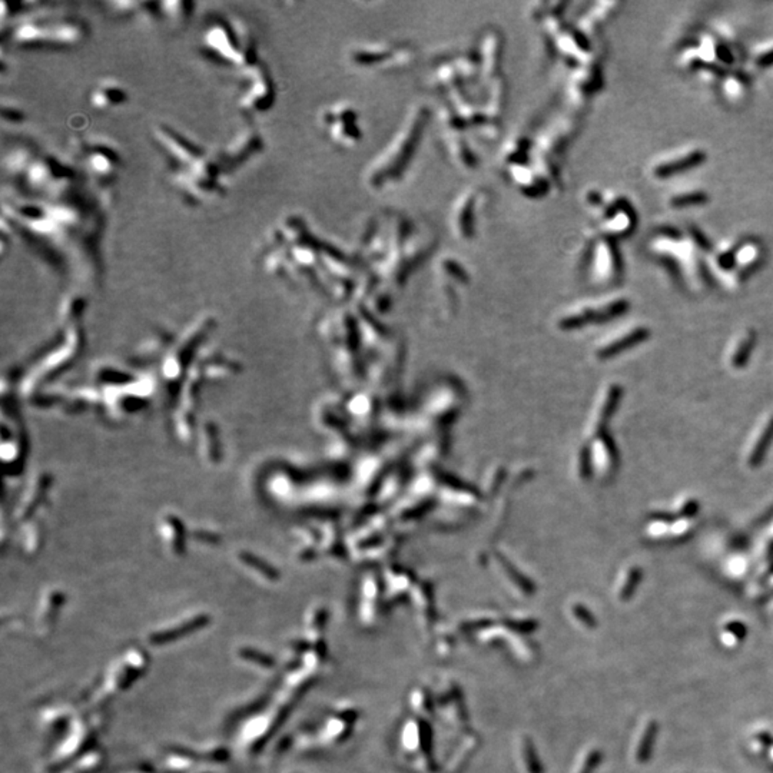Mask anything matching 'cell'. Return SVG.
<instances>
[{
	"instance_id": "cell-27",
	"label": "cell",
	"mask_w": 773,
	"mask_h": 773,
	"mask_svg": "<svg viewBox=\"0 0 773 773\" xmlns=\"http://www.w3.org/2000/svg\"><path fill=\"white\" fill-rule=\"evenodd\" d=\"M194 9L192 2H158L160 22L172 29H181L190 22Z\"/></svg>"
},
{
	"instance_id": "cell-22",
	"label": "cell",
	"mask_w": 773,
	"mask_h": 773,
	"mask_svg": "<svg viewBox=\"0 0 773 773\" xmlns=\"http://www.w3.org/2000/svg\"><path fill=\"white\" fill-rule=\"evenodd\" d=\"M717 90L725 103L732 108L743 106L750 96V72L740 68L727 71L720 79Z\"/></svg>"
},
{
	"instance_id": "cell-20",
	"label": "cell",
	"mask_w": 773,
	"mask_h": 773,
	"mask_svg": "<svg viewBox=\"0 0 773 773\" xmlns=\"http://www.w3.org/2000/svg\"><path fill=\"white\" fill-rule=\"evenodd\" d=\"M764 256V245L760 239L754 237H736L735 265L742 282L762 266Z\"/></svg>"
},
{
	"instance_id": "cell-21",
	"label": "cell",
	"mask_w": 773,
	"mask_h": 773,
	"mask_svg": "<svg viewBox=\"0 0 773 773\" xmlns=\"http://www.w3.org/2000/svg\"><path fill=\"white\" fill-rule=\"evenodd\" d=\"M695 529H696V522L693 519H672V517L653 516L645 533L652 540L676 541V540H685L689 536H692Z\"/></svg>"
},
{
	"instance_id": "cell-25",
	"label": "cell",
	"mask_w": 773,
	"mask_h": 773,
	"mask_svg": "<svg viewBox=\"0 0 773 773\" xmlns=\"http://www.w3.org/2000/svg\"><path fill=\"white\" fill-rule=\"evenodd\" d=\"M709 202H710L709 192L700 187H682L678 190L675 188L665 198L666 207L672 211L700 208Z\"/></svg>"
},
{
	"instance_id": "cell-24",
	"label": "cell",
	"mask_w": 773,
	"mask_h": 773,
	"mask_svg": "<svg viewBox=\"0 0 773 773\" xmlns=\"http://www.w3.org/2000/svg\"><path fill=\"white\" fill-rule=\"evenodd\" d=\"M756 340L757 334L753 328L745 327L737 331L726 347L725 364L733 371L745 368V365L750 360Z\"/></svg>"
},
{
	"instance_id": "cell-14",
	"label": "cell",
	"mask_w": 773,
	"mask_h": 773,
	"mask_svg": "<svg viewBox=\"0 0 773 773\" xmlns=\"http://www.w3.org/2000/svg\"><path fill=\"white\" fill-rule=\"evenodd\" d=\"M631 301L622 294H613L601 298L596 302L583 304L577 306L571 314L566 317V324L570 327L584 326L588 323H604L611 318L622 317L628 313Z\"/></svg>"
},
{
	"instance_id": "cell-9",
	"label": "cell",
	"mask_w": 773,
	"mask_h": 773,
	"mask_svg": "<svg viewBox=\"0 0 773 773\" xmlns=\"http://www.w3.org/2000/svg\"><path fill=\"white\" fill-rule=\"evenodd\" d=\"M425 119L427 112L421 108L414 109L410 113L404 128L400 129L387 150L383 152L380 160H377V162L370 168L367 178L370 185L374 188H381L401 174L400 171H403L408 164L411 153L420 139V132Z\"/></svg>"
},
{
	"instance_id": "cell-7",
	"label": "cell",
	"mask_w": 773,
	"mask_h": 773,
	"mask_svg": "<svg viewBox=\"0 0 773 773\" xmlns=\"http://www.w3.org/2000/svg\"><path fill=\"white\" fill-rule=\"evenodd\" d=\"M71 155V162L93 190L110 199L109 195L123 167V158L118 146L103 136H79L72 143Z\"/></svg>"
},
{
	"instance_id": "cell-8",
	"label": "cell",
	"mask_w": 773,
	"mask_h": 773,
	"mask_svg": "<svg viewBox=\"0 0 773 773\" xmlns=\"http://www.w3.org/2000/svg\"><path fill=\"white\" fill-rule=\"evenodd\" d=\"M584 204L594 215L598 237L617 242L631 237L638 227L636 209L622 194L591 190L586 192Z\"/></svg>"
},
{
	"instance_id": "cell-23",
	"label": "cell",
	"mask_w": 773,
	"mask_h": 773,
	"mask_svg": "<svg viewBox=\"0 0 773 773\" xmlns=\"http://www.w3.org/2000/svg\"><path fill=\"white\" fill-rule=\"evenodd\" d=\"M603 85L601 69L596 62L580 65L570 81V95L577 102H586L600 90Z\"/></svg>"
},
{
	"instance_id": "cell-29",
	"label": "cell",
	"mask_w": 773,
	"mask_h": 773,
	"mask_svg": "<svg viewBox=\"0 0 773 773\" xmlns=\"http://www.w3.org/2000/svg\"><path fill=\"white\" fill-rule=\"evenodd\" d=\"M208 622H209L208 616H197V617L191 618V621H188L185 623H181V625H178L175 628H171V629H167V631H162V632H157V633H152L149 636V640L155 646L168 645V643H172L174 640H178L181 638H185V636L197 632L198 629L208 625Z\"/></svg>"
},
{
	"instance_id": "cell-5",
	"label": "cell",
	"mask_w": 773,
	"mask_h": 773,
	"mask_svg": "<svg viewBox=\"0 0 773 773\" xmlns=\"http://www.w3.org/2000/svg\"><path fill=\"white\" fill-rule=\"evenodd\" d=\"M712 248L706 234L693 225L685 231L662 227L648 239L649 254L693 292H702L709 285L706 256Z\"/></svg>"
},
{
	"instance_id": "cell-3",
	"label": "cell",
	"mask_w": 773,
	"mask_h": 773,
	"mask_svg": "<svg viewBox=\"0 0 773 773\" xmlns=\"http://www.w3.org/2000/svg\"><path fill=\"white\" fill-rule=\"evenodd\" d=\"M2 170L5 191L33 201L66 199L92 187L71 161L25 139L14 140L5 149Z\"/></svg>"
},
{
	"instance_id": "cell-18",
	"label": "cell",
	"mask_w": 773,
	"mask_h": 773,
	"mask_svg": "<svg viewBox=\"0 0 773 773\" xmlns=\"http://www.w3.org/2000/svg\"><path fill=\"white\" fill-rule=\"evenodd\" d=\"M650 337V328L643 323H631L617 328L614 334L606 338L598 348V354L603 357H613L618 353L633 348Z\"/></svg>"
},
{
	"instance_id": "cell-28",
	"label": "cell",
	"mask_w": 773,
	"mask_h": 773,
	"mask_svg": "<svg viewBox=\"0 0 773 773\" xmlns=\"http://www.w3.org/2000/svg\"><path fill=\"white\" fill-rule=\"evenodd\" d=\"M618 8H621V4L617 2H598L593 5V8L579 19L577 29L584 36L594 33L606 21H608L616 14Z\"/></svg>"
},
{
	"instance_id": "cell-26",
	"label": "cell",
	"mask_w": 773,
	"mask_h": 773,
	"mask_svg": "<svg viewBox=\"0 0 773 773\" xmlns=\"http://www.w3.org/2000/svg\"><path fill=\"white\" fill-rule=\"evenodd\" d=\"M476 194H462L452 212V227L458 237L469 238L473 235L476 222Z\"/></svg>"
},
{
	"instance_id": "cell-10",
	"label": "cell",
	"mask_w": 773,
	"mask_h": 773,
	"mask_svg": "<svg viewBox=\"0 0 773 773\" xmlns=\"http://www.w3.org/2000/svg\"><path fill=\"white\" fill-rule=\"evenodd\" d=\"M276 102V85L265 62L259 61L237 72L235 105L252 122L272 109Z\"/></svg>"
},
{
	"instance_id": "cell-16",
	"label": "cell",
	"mask_w": 773,
	"mask_h": 773,
	"mask_svg": "<svg viewBox=\"0 0 773 773\" xmlns=\"http://www.w3.org/2000/svg\"><path fill=\"white\" fill-rule=\"evenodd\" d=\"M321 122L330 138L340 145H353L360 138L357 129V116L346 105L327 108L321 115Z\"/></svg>"
},
{
	"instance_id": "cell-31",
	"label": "cell",
	"mask_w": 773,
	"mask_h": 773,
	"mask_svg": "<svg viewBox=\"0 0 773 773\" xmlns=\"http://www.w3.org/2000/svg\"><path fill=\"white\" fill-rule=\"evenodd\" d=\"M239 658H242L244 660L247 662H251L259 668H265V669H271L274 668V659L256 649H252V648H242L239 650Z\"/></svg>"
},
{
	"instance_id": "cell-4",
	"label": "cell",
	"mask_w": 773,
	"mask_h": 773,
	"mask_svg": "<svg viewBox=\"0 0 773 773\" xmlns=\"http://www.w3.org/2000/svg\"><path fill=\"white\" fill-rule=\"evenodd\" d=\"M36 9L4 24V45L28 51H69L81 48L90 36L88 22L71 12Z\"/></svg>"
},
{
	"instance_id": "cell-15",
	"label": "cell",
	"mask_w": 773,
	"mask_h": 773,
	"mask_svg": "<svg viewBox=\"0 0 773 773\" xmlns=\"http://www.w3.org/2000/svg\"><path fill=\"white\" fill-rule=\"evenodd\" d=\"M147 668V656L139 648H132L119 659L116 666L110 670V675L105 683V693L108 696L126 690Z\"/></svg>"
},
{
	"instance_id": "cell-12",
	"label": "cell",
	"mask_w": 773,
	"mask_h": 773,
	"mask_svg": "<svg viewBox=\"0 0 773 773\" xmlns=\"http://www.w3.org/2000/svg\"><path fill=\"white\" fill-rule=\"evenodd\" d=\"M590 281L597 286H614L623 278V261L617 242L596 235L584 258Z\"/></svg>"
},
{
	"instance_id": "cell-13",
	"label": "cell",
	"mask_w": 773,
	"mask_h": 773,
	"mask_svg": "<svg viewBox=\"0 0 773 773\" xmlns=\"http://www.w3.org/2000/svg\"><path fill=\"white\" fill-rule=\"evenodd\" d=\"M706 160L707 150L702 145L688 143L658 155L649 162L646 171L653 181H669L702 167Z\"/></svg>"
},
{
	"instance_id": "cell-17",
	"label": "cell",
	"mask_w": 773,
	"mask_h": 773,
	"mask_svg": "<svg viewBox=\"0 0 773 773\" xmlns=\"http://www.w3.org/2000/svg\"><path fill=\"white\" fill-rule=\"evenodd\" d=\"M773 441V411L764 414L752 430L743 448V462L746 467H757L763 461L766 451Z\"/></svg>"
},
{
	"instance_id": "cell-1",
	"label": "cell",
	"mask_w": 773,
	"mask_h": 773,
	"mask_svg": "<svg viewBox=\"0 0 773 773\" xmlns=\"http://www.w3.org/2000/svg\"><path fill=\"white\" fill-rule=\"evenodd\" d=\"M110 199L86 187L59 201H33L4 191L2 234L16 237L45 264L95 278Z\"/></svg>"
},
{
	"instance_id": "cell-11",
	"label": "cell",
	"mask_w": 773,
	"mask_h": 773,
	"mask_svg": "<svg viewBox=\"0 0 773 773\" xmlns=\"http://www.w3.org/2000/svg\"><path fill=\"white\" fill-rule=\"evenodd\" d=\"M264 149L265 139L261 130L254 122H248L227 145L214 149V152L221 167L231 178L239 170L255 161Z\"/></svg>"
},
{
	"instance_id": "cell-30",
	"label": "cell",
	"mask_w": 773,
	"mask_h": 773,
	"mask_svg": "<svg viewBox=\"0 0 773 773\" xmlns=\"http://www.w3.org/2000/svg\"><path fill=\"white\" fill-rule=\"evenodd\" d=\"M749 68L757 72H773V38L757 42L749 52Z\"/></svg>"
},
{
	"instance_id": "cell-19",
	"label": "cell",
	"mask_w": 773,
	"mask_h": 773,
	"mask_svg": "<svg viewBox=\"0 0 773 773\" xmlns=\"http://www.w3.org/2000/svg\"><path fill=\"white\" fill-rule=\"evenodd\" d=\"M129 92L116 79H102L88 93V103L96 112H110L126 105Z\"/></svg>"
},
{
	"instance_id": "cell-6",
	"label": "cell",
	"mask_w": 773,
	"mask_h": 773,
	"mask_svg": "<svg viewBox=\"0 0 773 773\" xmlns=\"http://www.w3.org/2000/svg\"><path fill=\"white\" fill-rule=\"evenodd\" d=\"M198 52L207 62L235 73L261 61L251 29L237 18L221 15H212L204 24Z\"/></svg>"
},
{
	"instance_id": "cell-2",
	"label": "cell",
	"mask_w": 773,
	"mask_h": 773,
	"mask_svg": "<svg viewBox=\"0 0 773 773\" xmlns=\"http://www.w3.org/2000/svg\"><path fill=\"white\" fill-rule=\"evenodd\" d=\"M150 136L165 160L172 188L185 204L204 207L227 197L229 177L214 149H207L167 123L155 125Z\"/></svg>"
},
{
	"instance_id": "cell-32",
	"label": "cell",
	"mask_w": 773,
	"mask_h": 773,
	"mask_svg": "<svg viewBox=\"0 0 773 773\" xmlns=\"http://www.w3.org/2000/svg\"><path fill=\"white\" fill-rule=\"evenodd\" d=\"M4 118L11 122H18L24 119V113L21 110H16L15 108H8V105H4Z\"/></svg>"
}]
</instances>
